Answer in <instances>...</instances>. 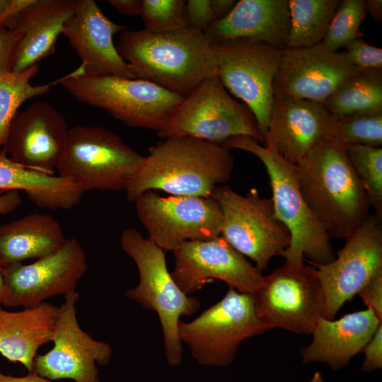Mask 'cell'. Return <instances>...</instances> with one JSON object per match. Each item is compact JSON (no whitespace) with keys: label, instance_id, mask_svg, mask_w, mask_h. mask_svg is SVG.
<instances>
[{"label":"cell","instance_id":"cell-10","mask_svg":"<svg viewBox=\"0 0 382 382\" xmlns=\"http://www.w3.org/2000/svg\"><path fill=\"white\" fill-rule=\"evenodd\" d=\"M211 197L222 213L220 236L234 249L255 262L262 272L270 259L286 249L291 235L275 216L272 199L262 198L255 188L243 196L226 185Z\"/></svg>","mask_w":382,"mask_h":382},{"label":"cell","instance_id":"cell-41","mask_svg":"<svg viewBox=\"0 0 382 382\" xmlns=\"http://www.w3.org/2000/svg\"><path fill=\"white\" fill-rule=\"evenodd\" d=\"M108 2L122 15L133 16L141 13V0H108Z\"/></svg>","mask_w":382,"mask_h":382},{"label":"cell","instance_id":"cell-36","mask_svg":"<svg viewBox=\"0 0 382 382\" xmlns=\"http://www.w3.org/2000/svg\"><path fill=\"white\" fill-rule=\"evenodd\" d=\"M185 20L187 25L204 33L216 21L211 0L187 1Z\"/></svg>","mask_w":382,"mask_h":382},{"label":"cell","instance_id":"cell-8","mask_svg":"<svg viewBox=\"0 0 382 382\" xmlns=\"http://www.w3.org/2000/svg\"><path fill=\"white\" fill-rule=\"evenodd\" d=\"M266 330L257 317L252 296L233 289L196 318L180 320L178 328L180 340L194 359L209 366L229 365L243 341Z\"/></svg>","mask_w":382,"mask_h":382},{"label":"cell","instance_id":"cell-11","mask_svg":"<svg viewBox=\"0 0 382 382\" xmlns=\"http://www.w3.org/2000/svg\"><path fill=\"white\" fill-rule=\"evenodd\" d=\"M212 47L223 85L245 103L265 137L274 100L273 81L283 50L249 40Z\"/></svg>","mask_w":382,"mask_h":382},{"label":"cell","instance_id":"cell-1","mask_svg":"<svg viewBox=\"0 0 382 382\" xmlns=\"http://www.w3.org/2000/svg\"><path fill=\"white\" fill-rule=\"evenodd\" d=\"M117 50L135 79L183 98L206 79L218 76L214 50L204 33L188 25L163 33L127 28Z\"/></svg>","mask_w":382,"mask_h":382},{"label":"cell","instance_id":"cell-33","mask_svg":"<svg viewBox=\"0 0 382 382\" xmlns=\"http://www.w3.org/2000/svg\"><path fill=\"white\" fill-rule=\"evenodd\" d=\"M366 13L364 0H342L335 11L322 43L329 50L337 52L348 42L357 38Z\"/></svg>","mask_w":382,"mask_h":382},{"label":"cell","instance_id":"cell-15","mask_svg":"<svg viewBox=\"0 0 382 382\" xmlns=\"http://www.w3.org/2000/svg\"><path fill=\"white\" fill-rule=\"evenodd\" d=\"M79 297L76 291L64 296L58 308L53 347L34 360L32 372L50 381L100 382L97 364L105 366L110 361L111 345L94 340L79 325L76 309Z\"/></svg>","mask_w":382,"mask_h":382},{"label":"cell","instance_id":"cell-31","mask_svg":"<svg viewBox=\"0 0 382 382\" xmlns=\"http://www.w3.org/2000/svg\"><path fill=\"white\" fill-rule=\"evenodd\" d=\"M345 149L370 206L375 215L382 219V148L352 144Z\"/></svg>","mask_w":382,"mask_h":382},{"label":"cell","instance_id":"cell-20","mask_svg":"<svg viewBox=\"0 0 382 382\" xmlns=\"http://www.w3.org/2000/svg\"><path fill=\"white\" fill-rule=\"evenodd\" d=\"M337 120L323 103L274 96L264 146L296 165L319 141L332 138Z\"/></svg>","mask_w":382,"mask_h":382},{"label":"cell","instance_id":"cell-28","mask_svg":"<svg viewBox=\"0 0 382 382\" xmlns=\"http://www.w3.org/2000/svg\"><path fill=\"white\" fill-rule=\"evenodd\" d=\"M323 104L337 118L382 111V69L361 71L350 76Z\"/></svg>","mask_w":382,"mask_h":382},{"label":"cell","instance_id":"cell-4","mask_svg":"<svg viewBox=\"0 0 382 382\" xmlns=\"http://www.w3.org/2000/svg\"><path fill=\"white\" fill-rule=\"evenodd\" d=\"M221 144L228 149L248 151L264 164L270 177L275 216L291 235L289 247L280 253L286 259L285 264L301 268L305 265L304 255L309 259L308 263L325 264L333 260L335 255L330 237L301 193L296 166L248 136L233 137Z\"/></svg>","mask_w":382,"mask_h":382},{"label":"cell","instance_id":"cell-3","mask_svg":"<svg viewBox=\"0 0 382 382\" xmlns=\"http://www.w3.org/2000/svg\"><path fill=\"white\" fill-rule=\"evenodd\" d=\"M295 166L301 193L329 236L352 235L369 216L371 206L345 146L323 139Z\"/></svg>","mask_w":382,"mask_h":382},{"label":"cell","instance_id":"cell-44","mask_svg":"<svg viewBox=\"0 0 382 382\" xmlns=\"http://www.w3.org/2000/svg\"><path fill=\"white\" fill-rule=\"evenodd\" d=\"M0 382H52L33 372H28L24 376H12L3 374L0 370Z\"/></svg>","mask_w":382,"mask_h":382},{"label":"cell","instance_id":"cell-47","mask_svg":"<svg viewBox=\"0 0 382 382\" xmlns=\"http://www.w3.org/2000/svg\"><path fill=\"white\" fill-rule=\"evenodd\" d=\"M308 382H325L323 376H321L320 373L319 371H316L314 373L313 376L311 378V380Z\"/></svg>","mask_w":382,"mask_h":382},{"label":"cell","instance_id":"cell-13","mask_svg":"<svg viewBox=\"0 0 382 382\" xmlns=\"http://www.w3.org/2000/svg\"><path fill=\"white\" fill-rule=\"evenodd\" d=\"M257 317L267 330L282 328L311 334L322 317V293L313 268L284 264L264 276L252 294Z\"/></svg>","mask_w":382,"mask_h":382},{"label":"cell","instance_id":"cell-38","mask_svg":"<svg viewBox=\"0 0 382 382\" xmlns=\"http://www.w3.org/2000/svg\"><path fill=\"white\" fill-rule=\"evenodd\" d=\"M361 352L365 354L361 365L363 371L369 373L382 368V324L378 325Z\"/></svg>","mask_w":382,"mask_h":382},{"label":"cell","instance_id":"cell-34","mask_svg":"<svg viewBox=\"0 0 382 382\" xmlns=\"http://www.w3.org/2000/svg\"><path fill=\"white\" fill-rule=\"evenodd\" d=\"M185 0H141L140 16L144 30L163 33L187 25Z\"/></svg>","mask_w":382,"mask_h":382},{"label":"cell","instance_id":"cell-37","mask_svg":"<svg viewBox=\"0 0 382 382\" xmlns=\"http://www.w3.org/2000/svg\"><path fill=\"white\" fill-rule=\"evenodd\" d=\"M21 33L0 25V72L13 71Z\"/></svg>","mask_w":382,"mask_h":382},{"label":"cell","instance_id":"cell-12","mask_svg":"<svg viewBox=\"0 0 382 382\" xmlns=\"http://www.w3.org/2000/svg\"><path fill=\"white\" fill-rule=\"evenodd\" d=\"M333 260L315 265L322 293V317L334 320L343 304L382 273V219L375 214L346 239Z\"/></svg>","mask_w":382,"mask_h":382},{"label":"cell","instance_id":"cell-46","mask_svg":"<svg viewBox=\"0 0 382 382\" xmlns=\"http://www.w3.org/2000/svg\"><path fill=\"white\" fill-rule=\"evenodd\" d=\"M6 295V279L3 271V266L0 265V309L2 308Z\"/></svg>","mask_w":382,"mask_h":382},{"label":"cell","instance_id":"cell-25","mask_svg":"<svg viewBox=\"0 0 382 382\" xmlns=\"http://www.w3.org/2000/svg\"><path fill=\"white\" fill-rule=\"evenodd\" d=\"M57 306L47 302L20 311L0 309V354L32 372L38 349L52 342Z\"/></svg>","mask_w":382,"mask_h":382},{"label":"cell","instance_id":"cell-39","mask_svg":"<svg viewBox=\"0 0 382 382\" xmlns=\"http://www.w3.org/2000/svg\"><path fill=\"white\" fill-rule=\"evenodd\" d=\"M367 308L382 323V273L371 279L358 293Z\"/></svg>","mask_w":382,"mask_h":382},{"label":"cell","instance_id":"cell-21","mask_svg":"<svg viewBox=\"0 0 382 382\" xmlns=\"http://www.w3.org/2000/svg\"><path fill=\"white\" fill-rule=\"evenodd\" d=\"M127 28L110 21L93 0H76L62 35L81 59L85 72L135 79L113 42L114 35Z\"/></svg>","mask_w":382,"mask_h":382},{"label":"cell","instance_id":"cell-42","mask_svg":"<svg viewBox=\"0 0 382 382\" xmlns=\"http://www.w3.org/2000/svg\"><path fill=\"white\" fill-rule=\"evenodd\" d=\"M33 2V0H10L7 8L0 16V25L4 26L10 19L30 6Z\"/></svg>","mask_w":382,"mask_h":382},{"label":"cell","instance_id":"cell-7","mask_svg":"<svg viewBox=\"0 0 382 382\" xmlns=\"http://www.w3.org/2000/svg\"><path fill=\"white\" fill-rule=\"evenodd\" d=\"M144 159L114 132L101 127L76 125L69 128L56 169L59 176L84 192L121 191Z\"/></svg>","mask_w":382,"mask_h":382},{"label":"cell","instance_id":"cell-30","mask_svg":"<svg viewBox=\"0 0 382 382\" xmlns=\"http://www.w3.org/2000/svg\"><path fill=\"white\" fill-rule=\"evenodd\" d=\"M39 64L21 72H0V151L11 123L25 101L47 93L59 80L43 85H33L31 79L38 73Z\"/></svg>","mask_w":382,"mask_h":382},{"label":"cell","instance_id":"cell-32","mask_svg":"<svg viewBox=\"0 0 382 382\" xmlns=\"http://www.w3.org/2000/svg\"><path fill=\"white\" fill-rule=\"evenodd\" d=\"M332 139L344 146H382V111H367L338 117Z\"/></svg>","mask_w":382,"mask_h":382},{"label":"cell","instance_id":"cell-48","mask_svg":"<svg viewBox=\"0 0 382 382\" xmlns=\"http://www.w3.org/2000/svg\"><path fill=\"white\" fill-rule=\"evenodd\" d=\"M9 3H10V0H0V16L6 11Z\"/></svg>","mask_w":382,"mask_h":382},{"label":"cell","instance_id":"cell-17","mask_svg":"<svg viewBox=\"0 0 382 382\" xmlns=\"http://www.w3.org/2000/svg\"><path fill=\"white\" fill-rule=\"evenodd\" d=\"M86 269L85 252L75 238L66 239L57 251L33 263L3 265L6 279L3 306L33 307L49 298L75 291Z\"/></svg>","mask_w":382,"mask_h":382},{"label":"cell","instance_id":"cell-18","mask_svg":"<svg viewBox=\"0 0 382 382\" xmlns=\"http://www.w3.org/2000/svg\"><path fill=\"white\" fill-rule=\"evenodd\" d=\"M345 51L332 52L323 44L283 50L273 81L274 96L323 103L350 76L359 73Z\"/></svg>","mask_w":382,"mask_h":382},{"label":"cell","instance_id":"cell-5","mask_svg":"<svg viewBox=\"0 0 382 382\" xmlns=\"http://www.w3.org/2000/svg\"><path fill=\"white\" fill-rule=\"evenodd\" d=\"M120 245L135 262L139 276L138 284L127 289L125 295L158 314L166 361L170 366H179L183 355L178 331L180 318L192 316L201 303L179 288L167 268L165 251L149 237L134 228H127L122 233Z\"/></svg>","mask_w":382,"mask_h":382},{"label":"cell","instance_id":"cell-27","mask_svg":"<svg viewBox=\"0 0 382 382\" xmlns=\"http://www.w3.org/2000/svg\"><path fill=\"white\" fill-rule=\"evenodd\" d=\"M23 190L36 205L69 209L78 204L83 190L69 180L27 168L0 151V191Z\"/></svg>","mask_w":382,"mask_h":382},{"label":"cell","instance_id":"cell-23","mask_svg":"<svg viewBox=\"0 0 382 382\" xmlns=\"http://www.w3.org/2000/svg\"><path fill=\"white\" fill-rule=\"evenodd\" d=\"M76 0H33L4 27L16 30L21 39L13 72H21L53 54L57 37L73 16Z\"/></svg>","mask_w":382,"mask_h":382},{"label":"cell","instance_id":"cell-29","mask_svg":"<svg viewBox=\"0 0 382 382\" xmlns=\"http://www.w3.org/2000/svg\"><path fill=\"white\" fill-rule=\"evenodd\" d=\"M339 0H289L290 24L286 48L321 43L340 4Z\"/></svg>","mask_w":382,"mask_h":382},{"label":"cell","instance_id":"cell-19","mask_svg":"<svg viewBox=\"0 0 382 382\" xmlns=\"http://www.w3.org/2000/svg\"><path fill=\"white\" fill-rule=\"evenodd\" d=\"M68 130L60 112L47 103L35 102L16 114L1 150L19 165L53 175Z\"/></svg>","mask_w":382,"mask_h":382},{"label":"cell","instance_id":"cell-26","mask_svg":"<svg viewBox=\"0 0 382 382\" xmlns=\"http://www.w3.org/2000/svg\"><path fill=\"white\" fill-rule=\"evenodd\" d=\"M66 239L60 224L50 215H26L0 226V265L47 256Z\"/></svg>","mask_w":382,"mask_h":382},{"label":"cell","instance_id":"cell-45","mask_svg":"<svg viewBox=\"0 0 382 382\" xmlns=\"http://www.w3.org/2000/svg\"><path fill=\"white\" fill-rule=\"evenodd\" d=\"M366 10L377 21H382V1L368 0L365 1Z\"/></svg>","mask_w":382,"mask_h":382},{"label":"cell","instance_id":"cell-14","mask_svg":"<svg viewBox=\"0 0 382 382\" xmlns=\"http://www.w3.org/2000/svg\"><path fill=\"white\" fill-rule=\"evenodd\" d=\"M134 202L149 238L164 251H173L187 241L220 236L222 213L211 197H163L148 190Z\"/></svg>","mask_w":382,"mask_h":382},{"label":"cell","instance_id":"cell-40","mask_svg":"<svg viewBox=\"0 0 382 382\" xmlns=\"http://www.w3.org/2000/svg\"><path fill=\"white\" fill-rule=\"evenodd\" d=\"M22 202L19 191H0V214H8Z\"/></svg>","mask_w":382,"mask_h":382},{"label":"cell","instance_id":"cell-24","mask_svg":"<svg viewBox=\"0 0 382 382\" xmlns=\"http://www.w3.org/2000/svg\"><path fill=\"white\" fill-rule=\"evenodd\" d=\"M380 324L369 308L343 316L340 319L320 317L312 332V342L300 351L304 364L325 363L332 370L345 367L370 340Z\"/></svg>","mask_w":382,"mask_h":382},{"label":"cell","instance_id":"cell-22","mask_svg":"<svg viewBox=\"0 0 382 382\" xmlns=\"http://www.w3.org/2000/svg\"><path fill=\"white\" fill-rule=\"evenodd\" d=\"M290 24L288 0H240L224 18L204 31L213 46L238 40L286 48Z\"/></svg>","mask_w":382,"mask_h":382},{"label":"cell","instance_id":"cell-43","mask_svg":"<svg viewBox=\"0 0 382 382\" xmlns=\"http://www.w3.org/2000/svg\"><path fill=\"white\" fill-rule=\"evenodd\" d=\"M236 3L235 0H211L215 22L227 16Z\"/></svg>","mask_w":382,"mask_h":382},{"label":"cell","instance_id":"cell-35","mask_svg":"<svg viewBox=\"0 0 382 382\" xmlns=\"http://www.w3.org/2000/svg\"><path fill=\"white\" fill-rule=\"evenodd\" d=\"M344 47L351 63L360 71L382 69V49L357 37Z\"/></svg>","mask_w":382,"mask_h":382},{"label":"cell","instance_id":"cell-2","mask_svg":"<svg viewBox=\"0 0 382 382\" xmlns=\"http://www.w3.org/2000/svg\"><path fill=\"white\" fill-rule=\"evenodd\" d=\"M234 166L230 149L221 144L189 137L162 139L125 188L132 202L148 190L170 195L210 197L214 189L229 180Z\"/></svg>","mask_w":382,"mask_h":382},{"label":"cell","instance_id":"cell-9","mask_svg":"<svg viewBox=\"0 0 382 382\" xmlns=\"http://www.w3.org/2000/svg\"><path fill=\"white\" fill-rule=\"evenodd\" d=\"M265 141L249 108L228 94L218 76L204 80L173 111L158 136H189L221 143L236 136Z\"/></svg>","mask_w":382,"mask_h":382},{"label":"cell","instance_id":"cell-6","mask_svg":"<svg viewBox=\"0 0 382 382\" xmlns=\"http://www.w3.org/2000/svg\"><path fill=\"white\" fill-rule=\"evenodd\" d=\"M58 80L78 100L105 110L127 126L157 132L185 98L146 80L87 73L81 66Z\"/></svg>","mask_w":382,"mask_h":382},{"label":"cell","instance_id":"cell-16","mask_svg":"<svg viewBox=\"0 0 382 382\" xmlns=\"http://www.w3.org/2000/svg\"><path fill=\"white\" fill-rule=\"evenodd\" d=\"M175 265L170 274L187 295L200 290L214 279L229 289L252 294L262 284L264 276L221 236L187 241L173 251Z\"/></svg>","mask_w":382,"mask_h":382}]
</instances>
